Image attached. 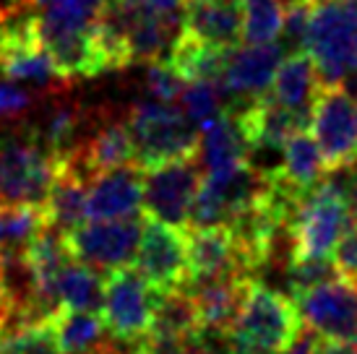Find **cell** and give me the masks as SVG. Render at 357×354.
Listing matches in <instances>:
<instances>
[{
    "label": "cell",
    "mask_w": 357,
    "mask_h": 354,
    "mask_svg": "<svg viewBox=\"0 0 357 354\" xmlns=\"http://www.w3.org/2000/svg\"><path fill=\"white\" fill-rule=\"evenodd\" d=\"M128 128L133 138V162L141 169L199 157V125L169 102H136L130 107Z\"/></svg>",
    "instance_id": "1"
},
{
    "label": "cell",
    "mask_w": 357,
    "mask_h": 354,
    "mask_svg": "<svg viewBox=\"0 0 357 354\" xmlns=\"http://www.w3.org/2000/svg\"><path fill=\"white\" fill-rule=\"evenodd\" d=\"M305 49L324 84L357 76V0H313Z\"/></svg>",
    "instance_id": "2"
},
{
    "label": "cell",
    "mask_w": 357,
    "mask_h": 354,
    "mask_svg": "<svg viewBox=\"0 0 357 354\" xmlns=\"http://www.w3.org/2000/svg\"><path fill=\"white\" fill-rule=\"evenodd\" d=\"M303 328L305 323L300 318L295 297L253 279L238 321L229 331V341L238 352L277 354L292 344Z\"/></svg>",
    "instance_id": "3"
},
{
    "label": "cell",
    "mask_w": 357,
    "mask_h": 354,
    "mask_svg": "<svg viewBox=\"0 0 357 354\" xmlns=\"http://www.w3.org/2000/svg\"><path fill=\"white\" fill-rule=\"evenodd\" d=\"M55 169L58 159L31 125L0 130V206H42Z\"/></svg>",
    "instance_id": "4"
},
{
    "label": "cell",
    "mask_w": 357,
    "mask_h": 354,
    "mask_svg": "<svg viewBox=\"0 0 357 354\" xmlns=\"http://www.w3.org/2000/svg\"><path fill=\"white\" fill-rule=\"evenodd\" d=\"M349 219L352 214L344 185L326 175V180L300 198L289 217V258H331Z\"/></svg>",
    "instance_id": "5"
},
{
    "label": "cell",
    "mask_w": 357,
    "mask_h": 354,
    "mask_svg": "<svg viewBox=\"0 0 357 354\" xmlns=\"http://www.w3.org/2000/svg\"><path fill=\"white\" fill-rule=\"evenodd\" d=\"M157 300L159 292L136 268L120 266L105 271V300L100 315L107 334L123 346L144 341L151 331Z\"/></svg>",
    "instance_id": "6"
},
{
    "label": "cell",
    "mask_w": 357,
    "mask_h": 354,
    "mask_svg": "<svg viewBox=\"0 0 357 354\" xmlns=\"http://www.w3.org/2000/svg\"><path fill=\"white\" fill-rule=\"evenodd\" d=\"M307 128L324 154L328 175L357 162V94L344 84H324L316 91Z\"/></svg>",
    "instance_id": "7"
},
{
    "label": "cell",
    "mask_w": 357,
    "mask_h": 354,
    "mask_svg": "<svg viewBox=\"0 0 357 354\" xmlns=\"http://www.w3.org/2000/svg\"><path fill=\"white\" fill-rule=\"evenodd\" d=\"M133 263L157 292L188 286V229L144 214V229Z\"/></svg>",
    "instance_id": "8"
},
{
    "label": "cell",
    "mask_w": 357,
    "mask_h": 354,
    "mask_svg": "<svg viewBox=\"0 0 357 354\" xmlns=\"http://www.w3.org/2000/svg\"><path fill=\"white\" fill-rule=\"evenodd\" d=\"M144 217L123 219H86L76 229L66 232V245L70 256L94 266L100 271H112L120 266H130L136 261Z\"/></svg>",
    "instance_id": "9"
},
{
    "label": "cell",
    "mask_w": 357,
    "mask_h": 354,
    "mask_svg": "<svg viewBox=\"0 0 357 354\" xmlns=\"http://www.w3.org/2000/svg\"><path fill=\"white\" fill-rule=\"evenodd\" d=\"M34 31L42 47L50 52V58L68 79L73 76H100L105 70H112L105 42L100 37L97 24L91 26H73L60 24L42 13H34Z\"/></svg>",
    "instance_id": "10"
},
{
    "label": "cell",
    "mask_w": 357,
    "mask_h": 354,
    "mask_svg": "<svg viewBox=\"0 0 357 354\" xmlns=\"http://www.w3.org/2000/svg\"><path fill=\"white\" fill-rule=\"evenodd\" d=\"M199 185L201 172L196 157L144 169V214L167 224L188 226V211Z\"/></svg>",
    "instance_id": "11"
},
{
    "label": "cell",
    "mask_w": 357,
    "mask_h": 354,
    "mask_svg": "<svg viewBox=\"0 0 357 354\" xmlns=\"http://www.w3.org/2000/svg\"><path fill=\"white\" fill-rule=\"evenodd\" d=\"M303 323L321 339L357 341V284L328 279L295 297Z\"/></svg>",
    "instance_id": "12"
},
{
    "label": "cell",
    "mask_w": 357,
    "mask_h": 354,
    "mask_svg": "<svg viewBox=\"0 0 357 354\" xmlns=\"http://www.w3.org/2000/svg\"><path fill=\"white\" fill-rule=\"evenodd\" d=\"M284 52H287L284 45H279L277 40L248 42L245 47L229 49L225 73H222V86L227 91V97L243 102V99L266 94L284 60Z\"/></svg>",
    "instance_id": "13"
},
{
    "label": "cell",
    "mask_w": 357,
    "mask_h": 354,
    "mask_svg": "<svg viewBox=\"0 0 357 354\" xmlns=\"http://www.w3.org/2000/svg\"><path fill=\"white\" fill-rule=\"evenodd\" d=\"M250 284H253L250 274H225L188 282V295L199 313L201 331L229 336Z\"/></svg>",
    "instance_id": "14"
},
{
    "label": "cell",
    "mask_w": 357,
    "mask_h": 354,
    "mask_svg": "<svg viewBox=\"0 0 357 354\" xmlns=\"http://www.w3.org/2000/svg\"><path fill=\"white\" fill-rule=\"evenodd\" d=\"M139 211H144V169L139 164H123L89 180V219H123Z\"/></svg>",
    "instance_id": "15"
},
{
    "label": "cell",
    "mask_w": 357,
    "mask_h": 354,
    "mask_svg": "<svg viewBox=\"0 0 357 354\" xmlns=\"http://www.w3.org/2000/svg\"><path fill=\"white\" fill-rule=\"evenodd\" d=\"M183 31L219 49L243 45V0H183Z\"/></svg>",
    "instance_id": "16"
},
{
    "label": "cell",
    "mask_w": 357,
    "mask_h": 354,
    "mask_svg": "<svg viewBox=\"0 0 357 354\" xmlns=\"http://www.w3.org/2000/svg\"><path fill=\"white\" fill-rule=\"evenodd\" d=\"M188 271L190 282H201V279H211V276L225 274H248L243 268L238 240H235L229 226H190Z\"/></svg>",
    "instance_id": "17"
},
{
    "label": "cell",
    "mask_w": 357,
    "mask_h": 354,
    "mask_svg": "<svg viewBox=\"0 0 357 354\" xmlns=\"http://www.w3.org/2000/svg\"><path fill=\"white\" fill-rule=\"evenodd\" d=\"M86 193H89V180L73 164V159H58V169H55V177H52L50 193L42 203L45 226H52V229L66 235V232L76 229L79 224H84L89 219V214H86Z\"/></svg>",
    "instance_id": "18"
},
{
    "label": "cell",
    "mask_w": 357,
    "mask_h": 354,
    "mask_svg": "<svg viewBox=\"0 0 357 354\" xmlns=\"http://www.w3.org/2000/svg\"><path fill=\"white\" fill-rule=\"evenodd\" d=\"M73 164L84 172L86 180L97 177L100 172L136 164L133 162V138H130L128 120H109L94 130L86 144H79L73 154Z\"/></svg>",
    "instance_id": "19"
},
{
    "label": "cell",
    "mask_w": 357,
    "mask_h": 354,
    "mask_svg": "<svg viewBox=\"0 0 357 354\" xmlns=\"http://www.w3.org/2000/svg\"><path fill=\"white\" fill-rule=\"evenodd\" d=\"M318 86H321V76H318L316 63L307 55V49H298L282 60L268 91L277 102L310 123V107H313Z\"/></svg>",
    "instance_id": "20"
},
{
    "label": "cell",
    "mask_w": 357,
    "mask_h": 354,
    "mask_svg": "<svg viewBox=\"0 0 357 354\" xmlns=\"http://www.w3.org/2000/svg\"><path fill=\"white\" fill-rule=\"evenodd\" d=\"M199 141V151L204 159L206 172H217V169L238 167L243 162H250L248 141L240 130V123L235 118L232 107L225 109L219 118L204 125Z\"/></svg>",
    "instance_id": "21"
},
{
    "label": "cell",
    "mask_w": 357,
    "mask_h": 354,
    "mask_svg": "<svg viewBox=\"0 0 357 354\" xmlns=\"http://www.w3.org/2000/svg\"><path fill=\"white\" fill-rule=\"evenodd\" d=\"M277 175L292 185L298 193H307L321 180H326L328 169L324 162V154L318 148L316 138L307 128L295 130L282 146V162L277 167Z\"/></svg>",
    "instance_id": "22"
},
{
    "label": "cell",
    "mask_w": 357,
    "mask_h": 354,
    "mask_svg": "<svg viewBox=\"0 0 357 354\" xmlns=\"http://www.w3.org/2000/svg\"><path fill=\"white\" fill-rule=\"evenodd\" d=\"M227 55L229 49L206 45V42L196 40L193 34L180 29L178 40L172 42L165 60L178 70V76L183 81H219L222 84Z\"/></svg>",
    "instance_id": "23"
},
{
    "label": "cell",
    "mask_w": 357,
    "mask_h": 354,
    "mask_svg": "<svg viewBox=\"0 0 357 354\" xmlns=\"http://www.w3.org/2000/svg\"><path fill=\"white\" fill-rule=\"evenodd\" d=\"M201 334L199 313L188 295V286L159 292L149 336L167 341H193Z\"/></svg>",
    "instance_id": "24"
},
{
    "label": "cell",
    "mask_w": 357,
    "mask_h": 354,
    "mask_svg": "<svg viewBox=\"0 0 357 354\" xmlns=\"http://www.w3.org/2000/svg\"><path fill=\"white\" fill-rule=\"evenodd\" d=\"M58 300L66 310L102 313L105 300V274L79 258H68L58 276Z\"/></svg>",
    "instance_id": "25"
},
{
    "label": "cell",
    "mask_w": 357,
    "mask_h": 354,
    "mask_svg": "<svg viewBox=\"0 0 357 354\" xmlns=\"http://www.w3.org/2000/svg\"><path fill=\"white\" fill-rule=\"evenodd\" d=\"M52 331L58 336L63 354H86L107 344L105 339V321L100 313H84V310H66L58 307L50 315Z\"/></svg>",
    "instance_id": "26"
},
{
    "label": "cell",
    "mask_w": 357,
    "mask_h": 354,
    "mask_svg": "<svg viewBox=\"0 0 357 354\" xmlns=\"http://www.w3.org/2000/svg\"><path fill=\"white\" fill-rule=\"evenodd\" d=\"M84 123V109L70 102H60L40 123H29L31 130L37 133L40 144L50 151L55 159H63L73 154L79 146V130Z\"/></svg>",
    "instance_id": "27"
},
{
    "label": "cell",
    "mask_w": 357,
    "mask_h": 354,
    "mask_svg": "<svg viewBox=\"0 0 357 354\" xmlns=\"http://www.w3.org/2000/svg\"><path fill=\"white\" fill-rule=\"evenodd\" d=\"M287 0H243V42H271L282 34Z\"/></svg>",
    "instance_id": "28"
},
{
    "label": "cell",
    "mask_w": 357,
    "mask_h": 354,
    "mask_svg": "<svg viewBox=\"0 0 357 354\" xmlns=\"http://www.w3.org/2000/svg\"><path fill=\"white\" fill-rule=\"evenodd\" d=\"M0 354H63L50 318L0 331Z\"/></svg>",
    "instance_id": "29"
},
{
    "label": "cell",
    "mask_w": 357,
    "mask_h": 354,
    "mask_svg": "<svg viewBox=\"0 0 357 354\" xmlns=\"http://www.w3.org/2000/svg\"><path fill=\"white\" fill-rule=\"evenodd\" d=\"M225 97H227V91L219 81H185V86L180 91L183 112L199 128H204L206 123L225 112Z\"/></svg>",
    "instance_id": "30"
},
{
    "label": "cell",
    "mask_w": 357,
    "mask_h": 354,
    "mask_svg": "<svg viewBox=\"0 0 357 354\" xmlns=\"http://www.w3.org/2000/svg\"><path fill=\"white\" fill-rule=\"evenodd\" d=\"M42 226V206H0V247L26 245V240Z\"/></svg>",
    "instance_id": "31"
},
{
    "label": "cell",
    "mask_w": 357,
    "mask_h": 354,
    "mask_svg": "<svg viewBox=\"0 0 357 354\" xmlns=\"http://www.w3.org/2000/svg\"><path fill=\"white\" fill-rule=\"evenodd\" d=\"M337 276L331 258H289L287 266V286L289 295L300 297L313 286L324 284Z\"/></svg>",
    "instance_id": "32"
},
{
    "label": "cell",
    "mask_w": 357,
    "mask_h": 354,
    "mask_svg": "<svg viewBox=\"0 0 357 354\" xmlns=\"http://www.w3.org/2000/svg\"><path fill=\"white\" fill-rule=\"evenodd\" d=\"M183 86H185V81L180 79L178 70L172 68L167 60H151L146 68V91L151 99H159V102L180 99Z\"/></svg>",
    "instance_id": "33"
},
{
    "label": "cell",
    "mask_w": 357,
    "mask_h": 354,
    "mask_svg": "<svg viewBox=\"0 0 357 354\" xmlns=\"http://www.w3.org/2000/svg\"><path fill=\"white\" fill-rule=\"evenodd\" d=\"M331 263L337 268L339 279L357 284V222L355 219H349V224L344 226V232H342V237H339L334 250H331Z\"/></svg>",
    "instance_id": "34"
},
{
    "label": "cell",
    "mask_w": 357,
    "mask_h": 354,
    "mask_svg": "<svg viewBox=\"0 0 357 354\" xmlns=\"http://www.w3.org/2000/svg\"><path fill=\"white\" fill-rule=\"evenodd\" d=\"M31 105V94L24 91V88H16L0 81V120H8L21 115L24 109H29Z\"/></svg>",
    "instance_id": "35"
},
{
    "label": "cell",
    "mask_w": 357,
    "mask_h": 354,
    "mask_svg": "<svg viewBox=\"0 0 357 354\" xmlns=\"http://www.w3.org/2000/svg\"><path fill=\"white\" fill-rule=\"evenodd\" d=\"M316 341H318V336L305 325V328L295 336V341L282 349V354H316Z\"/></svg>",
    "instance_id": "36"
},
{
    "label": "cell",
    "mask_w": 357,
    "mask_h": 354,
    "mask_svg": "<svg viewBox=\"0 0 357 354\" xmlns=\"http://www.w3.org/2000/svg\"><path fill=\"white\" fill-rule=\"evenodd\" d=\"M316 354H357V341H337V339H321L318 336Z\"/></svg>",
    "instance_id": "37"
},
{
    "label": "cell",
    "mask_w": 357,
    "mask_h": 354,
    "mask_svg": "<svg viewBox=\"0 0 357 354\" xmlns=\"http://www.w3.org/2000/svg\"><path fill=\"white\" fill-rule=\"evenodd\" d=\"M10 315H13V297L8 292L6 276H3V266H0V331L8 325Z\"/></svg>",
    "instance_id": "38"
},
{
    "label": "cell",
    "mask_w": 357,
    "mask_h": 354,
    "mask_svg": "<svg viewBox=\"0 0 357 354\" xmlns=\"http://www.w3.org/2000/svg\"><path fill=\"white\" fill-rule=\"evenodd\" d=\"M34 0H0V21L10 19V16H19L29 8Z\"/></svg>",
    "instance_id": "39"
},
{
    "label": "cell",
    "mask_w": 357,
    "mask_h": 354,
    "mask_svg": "<svg viewBox=\"0 0 357 354\" xmlns=\"http://www.w3.org/2000/svg\"><path fill=\"white\" fill-rule=\"evenodd\" d=\"M240 354H264V352H240Z\"/></svg>",
    "instance_id": "40"
}]
</instances>
